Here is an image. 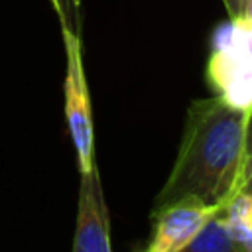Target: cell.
<instances>
[{
  "instance_id": "5",
  "label": "cell",
  "mask_w": 252,
  "mask_h": 252,
  "mask_svg": "<svg viewBox=\"0 0 252 252\" xmlns=\"http://www.w3.org/2000/svg\"><path fill=\"white\" fill-rule=\"evenodd\" d=\"M219 211L220 207H207L191 201L175 203L156 211V226L148 252H177Z\"/></svg>"
},
{
  "instance_id": "14",
  "label": "cell",
  "mask_w": 252,
  "mask_h": 252,
  "mask_svg": "<svg viewBox=\"0 0 252 252\" xmlns=\"http://www.w3.org/2000/svg\"><path fill=\"white\" fill-rule=\"evenodd\" d=\"M248 18H252V10H250V14H248Z\"/></svg>"
},
{
  "instance_id": "8",
  "label": "cell",
  "mask_w": 252,
  "mask_h": 252,
  "mask_svg": "<svg viewBox=\"0 0 252 252\" xmlns=\"http://www.w3.org/2000/svg\"><path fill=\"white\" fill-rule=\"evenodd\" d=\"M238 191H244V193H250L252 195V156L244 158V163H242V169H240V185H238Z\"/></svg>"
},
{
  "instance_id": "9",
  "label": "cell",
  "mask_w": 252,
  "mask_h": 252,
  "mask_svg": "<svg viewBox=\"0 0 252 252\" xmlns=\"http://www.w3.org/2000/svg\"><path fill=\"white\" fill-rule=\"evenodd\" d=\"M252 156V106L246 114V138H244V158Z\"/></svg>"
},
{
  "instance_id": "2",
  "label": "cell",
  "mask_w": 252,
  "mask_h": 252,
  "mask_svg": "<svg viewBox=\"0 0 252 252\" xmlns=\"http://www.w3.org/2000/svg\"><path fill=\"white\" fill-rule=\"evenodd\" d=\"M207 75L217 94L230 106H252V18H230L215 33Z\"/></svg>"
},
{
  "instance_id": "12",
  "label": "cell",
  "mask_w": 252,
  "mask_h": 252,
  "mask_svg": "<svg viewBox=\"0 0 252 252\" xmlns=\"http://www.w3.org/2000/svg\"><path fill=\"white\" fill-rule=\"evenodd\" d=\"M252 10V0H240V16H248Z\"/></svg>"
},
{
  "instance_id": "4",
  "label": "cell",
  "mask_w": 252,
  "mask_h": 252,
  "mask_svg": "<svg viewBox=\"0 0 252 252\" xmlns=\"http://www.w3.org/2000/svg\"><path fill=\"white\" fill-rule=\"evenodd\" d=\"M71 252H112L108 234V213L96 167L81 173L77 222Z\"/></svg>"
},
{
  "instance_id": "1",
  "label": "cell",
  "mask_w": 252,
  "mask_h": 252,
  "mask_svg": "<svg viewBox=\"0 0 252 252\" xmlns=\"http://www.w3.org/2000/svg\"><path fill=\"white\" fill-rule=\"evenodd\" d=\"M248 110L230 106L219 94L195 100L171 173L156 197V211L191 201L222 207L238 191L244 163Z\"/></svg>"
},
{
  "instance_id": "10",
  "label": "cell",
  "mask_w": 252,
  "mask_h": 252,
  "mask_svg": "<svg viewBox=\"0 0 252 252\" xmlns=\"http://www.w3.org/2000/svg\"><path fill=\"white\" fill-rule=\"evenodd\" d=\"M228 18H238L240 16V0H222Z\"/></svg>"
},
{
  "instance_id": "13",
  "label": "cell",
  "mask_w": 252,
  "mask_h": 252,
  "mask_svg": "<svg viewBox=\"0 0 252 252\" xmlns=\"http://www.w3.org/2000/svg\"><path fill=\"white\" fill-rule=\"evenodd\" d=\"M69 2H71L75 8H79V6H81V0H69Z\"/></svg>"
},
{
  "instance_id": "3",
  "label": "cell",
  "mask_w": 252,
  "mask_h": 252,
  "mask_svg": "<svg viewBox=\"0 0 252 252\" xmlns=\"http://www.w3.org/2000/svg\"><path fill=\"white\" fill-rule=\"evenodd\" d=\"M67 71H65V118L71 134V142L77 154L79 173H89L96 167L94 163V134L91 116V98L83 67V47L79 35L71 26H61Z\"/></svg>"
},
{
  "instance_id": "6",
  "label": "cell",
  "mask_w": 252,
  "mask_h": 252,
  "mask_svg": "<svg viewBox=\"0 0 252 252\" xmlns=\"http://www.w3.org/2000/svg\"><path fill=\"white\" fill-rule=\"evenodd\" d=\"M220 215L242 252H252V195L234 191L220 207Z\"/></svg>"
},
{
  "instance_id": "11",
  "label": "cell",
  "mask_w": 252,
  "mask_h": 252,
  "mask_svg": "<svg viewBox=\"0 0 252 252\" xmlns=\"http://www.w3.org/2000/svg\"><path fill=\"white\" fill-rule=\"evenodd\" d=\"M59 20H61V26H69V20H67V14H65V6H63V0H51Z\"/></svg>"
},
{
  "instance_id": "7",
  "label": "cell",
  "mask_w": 252,
  "mask_h": 252,
  "mask_svg": "<svg viewBox=\"0 0 252 252\" xmlns=\"http://www.w3.org/2000/svg\"><path fill=\"white\" fill-rule=\"evenodd\" d=\"M177 252H242L230 236L220 211Z\"/></svg>"
}]
</instances>
